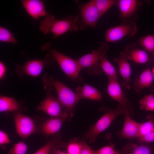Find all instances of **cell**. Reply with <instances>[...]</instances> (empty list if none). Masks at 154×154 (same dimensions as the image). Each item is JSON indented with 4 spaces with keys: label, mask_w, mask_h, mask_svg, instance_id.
<instances>
[{
    "label": "cell",
    "mask_w": 154,
    "mask_h": 154,
    "mask_svg": "<svg viewBox=\"0 0 154 154\" xmlns=\"http://www.w3.org/2000/svg\"><path fill=\"white\" fill-rule=\"evenodd\" d=\"M42 83L46 91H52L53 88L55 89L58 96L57 98L64 108V112L70 117L73 116L76 105L80 100L77 93L60 81L47 74L43 76Z\"/></svg>",
    "instance_id": "cell-1"
},
{
    "label": "cell",
    "mask_w": 154,
    "mask_h": 154,
    "mask_svg": "<svg viewBox=\"0 0 154 154\" xmlns=\"http://www.w3.org/2000/svg\"><path fill=\"white\" fill-rule=\"evenodd\" d=\"M79 19V15L57 19L53 15H49L40 21L39 30L45 35L51 32L54 39L68 31L75 32L80 30Z\"/></svg>",
    "instance_id": "cell-2"
},
{
    "label": "cell",
    "mask_w": 154,
    "mask_h": 154,
    "mask_svg": "<svg viewBox=\"0 0 154 154\" xmlns=\"http://www.w3.org/2000/svg\"><path fill=\"white\" fill-rule=\"evenodd\" d=\"M104 113L101 117L84 134V137L88 140L90 143L94 142L98 136L106 129L118 116L125 114L126 110L121 104L112 109L102 106L100 108Z\"/></svg>",
    "instance_id": "cell-3"
},
{
    "label": "cell",
    "mask_w": 154,
    "mask_h": 154,
    "mask_svg": "<svg viewBox=\"0 0 154 154\" xmlns=\"http://www.w3.org/2000/svg\"><path fill=\"white\" fill-rule=\"evenodd\" d=\"M51 43L48 42L42 45L41 47L43 51H46L54 58L60 68L73 81L79 82L83 80L79 76L82 69L77 60L68 56L55 49L50 47Z\"/></svg>",
    "instance_id": "cell-4"
},
{
    "label": "cell",
    "mask_w": 154,
    "mask_h": 154,
    "mask_svg": "<svg viewBox=\"0 0 154 154\" xmlns=\"http://www.w3.org/2000/svg\"><path fill=\"white\" fill-rule=\"evenodd\" d=\"M108 50V46L106 43L101 42L99 43V48L96 50H93L78 59L82 70L86 68L87 72L92 75L100 74L102 71L100 66V60L102 57L106 56Z\"/></svg>",
    "instance_id": "cell-5"
},
{
    "label": "cell",
    "mask_w": 154,
    "mask_h": 154,
    "mask_svg": "<svg viewBox=\"0 0 154 154\" xmlns=\"http://www.w3.org/2000/svg\"><path fill=\"white\" fill-rule=\"evenodd\" d=\"M55 61L53 56L48 53L43 59L30 60L23 65H16L15 71L17 75L20 78L25 75L36 77L41 73L44 68L51 66Z\"/></svg>",
    "instance_id": "cell-6"
},
{
    "label": "cell",
    "mask_w": 154,
    "mask_h": 154,
    "mask_svg": "<svg viewBox=\"0 0 154 154\" xmlns=\"http://www.w3.org/2000/svg\"><path fill=\"white\" fill-rule=\"evenodd\" d=\"M80 20L78 25L80 30L88 27L95 28L99 19L101 17L95 5L94 0L79 5Z\"/></svg>",
    "instance_id": "cell-7"
},
{
    "label": "cell",
    "mask_w": 154,
    "mask_h": 154,
    "mask_svg": "<svg viewBox=\"0 0 154 154\" xmlns=\"http://www.w3.org/2000/svg\"><path fill=\"white\" fill-rule=\"evenodd\" d=\"M137 28L135 21H121L119 25L109 28L105 34V39L108 42L119 40L127 35L134 36L137 33Z\"/></svg>",
    "instance_id": "cell-8"
},
{
    "label": "cell",
    "mask_w": 154,
    "mask_h": 154,
    "mask_svg": "<svg viewBox=\"0 0 154 154\" xmlns=\"http://www.w3.org/2000/svg\"><path fill=\"white\" fill-rule=\"evenodd\" d=\"M46 92V96L37 107V110L42 112L51 117H71L64 112L58 99L55 98L52 95L51 91Z\"/></svg>",
    "instance_id": "cell-9"
},
{
    "label": "cell",
    "mask_w": 154,
    "mask_h": 154,
    "mask_svg": "<svg viewBox=\"0 0 154 154\" xmlns=\"http://www.w3.org/2000/svg\"><path fill=\"white\" fill-rule=\"evenodd\" d=\"M13 118L17 132L22 139H26L35 131L34 121L28 116L18 112L14 114Z\"/></svg>",
    "instance_id": "cell-10"
},
{
    "label": "cell",
    "mask_w": 154,
    "mask_h": 154,
    "mask_svg": "<svg viewBox=\"0 0 154 154\" xmlns=\"http://www.w3.org/2000/svg\"><path fill=\"white\" fill-rule=\"evenodd\" d=\"M120 12L121 21H135L137 18V13L142 6V1L138 0H117L116 4Z\"/></svg>",
    "instance_id": "cell-11"
},
{
    "label": "cell",
    "mask_w": 154,
    "mask_h": 154,
    "mask_svg": "<svg viewBox=\"0 0 154 154\" xmlns=\"http://www.w3.org/2000/svg\"><path fill=\"white\" fill-rule=\"evenodd\" d=\"M107 91L109 96L114 100L122 105L126 110L132 116L133 110L132 107L122 90L117 79H108Z\"/></svg>",
    "instance_id": "cell-12"
},
{
    "label": "cell",
    "mask_w": 154,
    "mask_h": 154,
    "mask_svg": "<svg viewBox=\"0 0 154 154\" xmlns=\"http://www.w3.org/2000/svg\"><path fill=\"white\" fill-rule=\"evenodd\" d=\"M118 65L119 73L123 81L121 86L126 89L131 88V71L128 59L124 51L120 52L119 55L114 59Z\"/></svg>",
    "instance_id": "cell-13"
},
{
    "label": "cell",
    "mask_w": 154,
    "mask_h": 154,
    "mask_svg": "<svg viewBox=\"0 0 154 154\" xmlns=\"http://www.w3.org/2000/svg\"><path fill=\"white\" fill-rule=\"evenodd\" d=\"M20 1L27 14L35 20L49 15L46 9L44 1L21 0Z\"/></svg>",
    "instance_id": "cell-14"
},
{
    "label": "cell",
    "mask_w": 154,
    "mask_h": 154,
    "mask_svg": "<svg viewBox=\"0 0 154 154\" xmlns=\"http://www.w3.org/2000/svg\"><path fill=\"white\" fill-rule=\"evenodd\" d=\"M125 120L122 129L116 133L119 138L122 139H131L138 137L139 123L137 122L131 118L129 112L126 111Z\"/></svg>",
    "instance_id": "cell-15"
},
{
    "label": "cell",
    "mask_w": 154,
    "mask_h": 154,
    "mask_svg": "<svg viewBox=\"0 0 154 154\" xmlns=\"http://www.w3.org/2000/svg\"><path fill=\"white\" fill-rule=\"evenodd\" d=\"M71 118L66 117H51L41 125L40 131L46 137L54 134L59 131L64 122L70 121Z\"/></svg>",
    "instance_id": "cell-16"
},
{
    "label": "cell",
    "mask_w": 154,
    "mask_h": 154,
    "mask_svg": "<svg viewBox=\"0 0 154 154\" xmlns=\"http://www.w3.org/2000/svg\"><path fill=\"white\" fill-rule=\"evenodd\" d=\"M128 59L138 64H144L150 60L147 51L139 48L135 43L127 45L124 50Z\"/></svg>",
    "instance_id": "cell-17"
},
{
    "label": "cell",
    "mask_w": 154,
    "mask_h": 154,
    "mask_svg": "<svg viewBox=\"0 0 154 154\" xmlns=\"http://www.w3.org/2000/svg\"><path fill=\"white\" fill-rule=\"evenodd\" d=\"M153 80L151 70L148 67L143 70L139 78L135 80L133 88L138 93L141 92L143 89L147 88H149L151 90L154 91Z\"/></svg>",
    "instance_id": "cell-18"
},
{
    "label": "cell",
    "mask_w": 154,
    "mask_h": 154,
    "mask_svg": "<svg viewBox=\"0 0 154 154\" xmlns=\"http://www.w3.org/2000/svg\"><path fill=\"white\" fill-rule=\"evenodd\" d=\"M147 143L138 142L137 144L129 142L122 149V154H154L153 148Z\"/></svg>",
    "instance_id": "cell-19"
},
{
    "label": "cell",
    "mask_w": 154,
    "mask_h": 154,
    "mask_svg": "<svg viewBox=\"0 0 154 154\" xmlns=\"http://www.w3.org/2000/svg\"><path fill=\"white\" fill-rule=\"evenodd\" d=\"M22 104L14 98L1 96L0 97V112H12L15 114L21 112L23 110Z\"/></svg>",
    "instance_id": "cell-20"
},
{
    "label": "cell",
    "mask_w": 154,
    "mask_h": 154,
    "mask_svg": "<svg viewBox=\"0 0 154 154\" xmlns=\"http://www.w3.org/2000/svg\"><path fill=\"white\" fill-rule=\"evenodd\" d=\"M76 93L80 100L83 98L101 101L102 98L101 92L94 87L86 84L76 88Z\"/></svg>",
    "instance_id": "cell-21"
},
{
    "label": "cell",
    "mask_w": 154,
    "mask_h": 154,
    "mask_svg": "<svg viewBox=\"0 0 154 154\" xmlns=\"http://www.w3.org/2000/svg\"><path fill=\"white\" fill-rule=\"evenodd\" d=\"M66 145L60 137L56 136L48 141L34 154H51L56 149L65 148Z\"/></svg>",
    "instance_id": "cell-22"
},
{
    "label": "cell",
    "mask_w": 154,
    "mask_h": 154,
    "mask_svg": "<svg viewBox=\"0 0 154 154\" xmlns=\"http://www.w3.org/2000/svg\"><path fill=\"white\" fill-rule=\"evenodd\" d=\"M100 64L102 71L107 76L108 79H117V71L113 65L108 60L106 56L101 58Z\"/></svg>",
    "instance_id": "cell-23"
},
{
    "label": "cell",
    "mask_w": 154,
    "mask_h": 154,
    "mask_svg": "<svg viewBox=\"0 0 154 154\" xmlns=\"http://www.w3.org/2000/svg\"><path fill=\"white\" fill-rule=\"evenodd\" d=\"M147 121L139 123L138 137L146 135L154 130V115L149 114L146 117Z\"/></svg>",
    "instance_id": "cell-24"
},
{
    "label": "cell",
    "mask_w": 154,
    "mask_h": 154,
    "mask_svg": "<svg viewBox=\"0 0 154 154\" xmlns=\"http://www.w3.org/2000/svg\"><path fill=\"white\" fill-rule=\"evenodd\" d=\"M84 141L77 138L70 140L66 145V152L68 154H80Z\"/></svg>",
    "instance_id": "cell-25"
},
{
    "label": "cell",
    "mask_w": 154,
    "mask_h": 154,
    "mask_svg": "<svg viewBox=\"0 0 154 154\" xmlns=\"http://www.w3.org/2000/svg\"><path fill=\"white\" fill-rule=\"evenodd\" d=\"M95 5L100 15L102 16L111 7L116 4L117 0H94Z\"/></svg>",
    "instance_id": "cell-26"
},
{
    "label": "cell",
    "mask_w": 154,
    "mask_h": 154,
    "mask_svg": "<svg viewBox=\"0 0 154 154\" xmlns=\"http://www.w3.org/2000/svg\"><path fill=\"white\" fill-rule=\"evenodd\" d=\"M137 42L146 51L154 54V35H148L142 37Z\"/></svg>",
    "instance_id": "cell-27"
},
{
    "label": "cell",
    "mask_w": 154,
    "mask_h": 154,
    "mask_svg": "<svg viewBox=\"0 0 154 154\" xmlns=\"http://www.w3.org/2000/svg\"><path fill=\"white\" fill-rule=\"evenodd\" d=\"M0 41L18 44L17 41L14 35L7 28L1 26L0 27Z\"/></svg>",
    "instance_id": "cell-28"
},
{
    "label": "cell",
    "mask_w": 154,
    "mask_h": 154,
    "mask_svg": "<svg viewBox=\"0 0 154 154\" xmlns=\"http://www.w3.org/2000/svg\"><path fill=\"white\" fill-rule=\"evenodd\" d=\"M139 103L141 110L154 111V95L150 94L145 95L140 100Z\"/></svg>",
    "instance_id": "cell-29"
},
{
    "label": "cell",
    "mask_w": 154,
    "mask_h": 154,
    "mask_svg": "<svg viewBox=\"0 0 154 154\" xmlns=\"http://www.w3.org/2000/svg\"><path fill=\"white\" fill-rule=\"evenodd\" d=\"M27 149L28 146L26 143L20 141L15 143L7 154H26Z\"/></svg>",
    "instance_id": "cell-30"
},
{
    "label": "cell",
    "mask_w": 154,
    "mask_h": 154,
    "mask_svg": "<svg viewBox=\"0 0 154 154\" xmlns=\"http://www.w3.org/2000/svg\"><path fill=\"white\" fill-rule=\"evenodd\" d=\"M96 154H122L119 152L115 150L114 146L108 145L103 147L96 151Z\"/></svg>",
    "instance_id": "cell-31"
},
{
    "label": "cell",
    "mask_w": 154,
    "mask_h": 154,
    "mask_svg": "<svg viewBox=\"0 0 154 154\" xmlns=\"http://www.w3.org/2000/svg\"><path fill=\"white\" fill-rule=\"evenodd\" d=\"M154 141V130L139 138L138 142L148 143Z\"/></svg>",
    "instance_id": "cell-32"
},
{
    "label": "cell",
    "mask_w": 154,
    "mask_h": 154,
    "mask_svg": "<svg viewBox=\"0 0 154 154\" xmlns=\"http://www.w3.org/2000/svg\"><path fill=\"white\" fill-rule=\"evenodd\" d=\"M10 140L7 133L2 130H0V145H2L10 143Z\"/></svg>",
    "instance_id": "cell-33"
},
{
    "label": "cell",
    "mask_w": 154,
    "mask_h": 154,
    "mask_svg": "<svg viewBox=\"0 0 154 154\" xmlns=\"http://www.w3.org/2000/svg\"><path fill=\"white\" fill-rule=\"evenodd\" d=\"M80 154H96V151L93 149L84 140Z\"/></svg>",
    "instance_id": "cell-34"
},
{
    "label": "cell",
    "mask_w": 154,
    "mask_h": 154,
    "mask_svg": "<svg viewBox=\"0 0 154 154\" xmlns=\"http://www.w3.org/2000/svg\"><path fill=\"white\" fill-rule=\"evenodd\" d=\"M7 69L5 64L1 61L0 62V79H2L6 72Z\"/></svg>",
    "instance_id": "cell-35"
},
{
    "label": "cell",
    "mask_w": 154,
    "mask_h": 154,
    "mask_svg": "<svg viewBox=\"0 0 154 154\" xmlns=\"http://www.w3.org/2000/svg\"><path fill=\"white\" fill-rule=\"evenodd\" d=\"M51 154H68L66 152L63 151L60 149H58L55 150Z\"/></svg>",
    "instance_id": "cell-36"
},
{
    "label": "cell",
    "mask_w": 154,
    "mask_h": 154,
    "mask_svg": "<svg viewBox=\"0 0 154 154\" xmlns=\"http://www.w3.org/2000/svg\"><path fill=\"white\" fill-rule=\"evenodd\" d=\"M151 71L154 80V66L152 68Z\"/></svg>",
    "instance_id": "cell-37"
},
{
    "label": "cell",
    "mask_w": 154,
    "mask_h": 154,
    "mask_svg": "<svg viewBox=\"0 0 154 154\" xmlns=\"http://www.w3.org/2000/svg\"><path fill=\"white\" fill-rule=\"evenodd\" d=\"M153 56H154V54H153Z\"/></svg>",
    "instance_id": "cell-38"
}]
</instances>
